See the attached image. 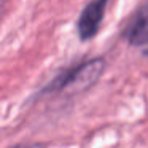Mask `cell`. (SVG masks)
Segmentation results:
<instances>
[{
  "label": "cell",
  "instance_id": "1",
  "mask_svg": "<svg viewBox=\"0 0 148 148\" xmlns=\"http://www.w3.org/2000/svg\"><path fill=\"white\" fill-rule=\"evenodd\" d=\"M103 72V61L102 59H92V61L83 62L75 69L59 75L54 81L46 86L45 92L51 94H78L91 88Z\"/></svg>",
  "mask_w": 148,
  "mask_h": 148
},
{
  "label": "cell",
  "instance_id": "2",
  "mask_svg": "<svg viewBox=\"0 0 148 148\" xmlns=\"http://www.w3.org/2000/svg\"><path fill=\"white\" fill-rule=\"evenodd\" d=\"M108 0H92L91 3L83 10L78 21V34L81 38H91L97 34L102 23L103 13H105V7Z\"/></svg>",
  "mask_w": 148,
  "mask_h": 148
},
{
  "label": "cell",
  "instance_id": "3",
  "mask_svg": "<svg viewBox=\"0 0 148 148\" xmlns=\"http://www.w3.org/2000/svg\"><path fill=\"white\" fill-rule=\"evenodd\" d=\"M126 37L131 45L142 46L145 54H148V3L140 8V11L131 21L126 29Z\"/></svg>",
  "mask_w": 148,
  "mask_h": 148
},
{
  "label": "cell",
  "instance_id": "4",
  "mask_svg": "<svg viewBox=\"0 0 148 148\" xmlns=\"http://www.w3.org/2000/svg\"><path fill=\"white\" fill-rule=\"evenodd\" d=\"M11 148H45V145L43 143H19Z\"/></svg>",
  "mask_w": 148,
  "mask_h": 148
}]
</instances>
